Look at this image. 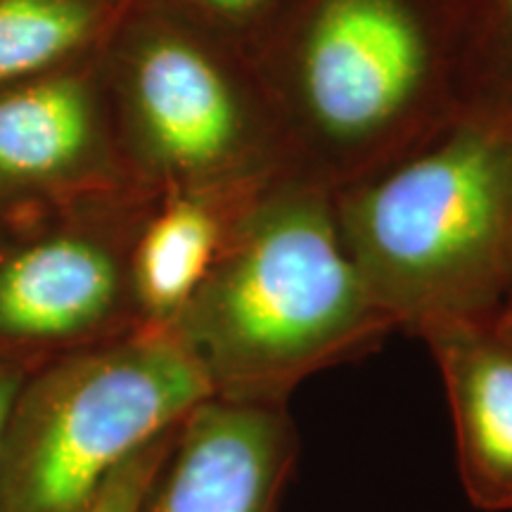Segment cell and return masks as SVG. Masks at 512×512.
Segmentation results:
<instances>
[{"label":"cell","mask_w":512,"mask_h":512,"mask_svg":"<svg viewBox=\"0 0 512 512\" xmlns=\"http://www.w3.org/2000/svg\"><path fill=\"white\" fill-rule=\"evenodd\" d=\"M252 57L287 171L337 192L465 105V0H292Z\"/></svg>","instance_id":"obj_1"},{"label":"cell","mask_w":512,"mask_h":512,"mask_svg":"<svg viewBox=\"0 0 512 512\" xmlns=\"http://www.w3.org/2000/svg\"><path fill=\"white\" fill-rule=\"evenodd\" d=\"M171 330L216 399L249 406H290L399 332L344 245L335 192L290 171L249 200Z\"/></svg>","instance_id":"obj_2"},{"label":"cell","mask_w":512,"mask_h":512,"mask_svg":"<svg viewBox=\"0 0 512 512\" xmlns=\"http://www.w3.org/2000/svg\"><path fill=\"white\" fill-rule=\"evenodd\" d=\"M335 214L399 332L496 320L512 297V119L465 102L408 155L337 190Z\"/></svg>","instance_id":"obj_3"},{"label":"cell","mask_w":512,"mask_h":512,"mask_svg":"<svg viewBox=\"0 0 512 512\" xmlns=\"http://www.w3.org/2000/svg\"><path fill=\"white\" fill-rule=\"evenodd\" d=\"M131 181L159 192L264 183L287 171L249 50L147 0H128L100 50Z\"/></svg>","instance_id":"obj_4"},{"label":"cell","mask_w":512,"mask_h":512,"mask_svg":"<svg viewBox=\"0 0 512 512\" xmlns=\"http://www.w3.org/2000/svg\"><path fill=\"white\" fill-rule=\"evenodd\" d=\"M211 396L171 328L81 347L19 394L0 453V512H86L128 460Z\"/></svg>","instance_id":"obj_5"},{"label":"cell","mask_w":512,"mask_h":512,"mask_svg":"<svg viewBox=\"0 0 512 512\" xmlns=\"http://www.w3.org/2000/svg\"><path fill=\"white\" fill-rule=\"evenodd\" d=\"M155 197L128 188L72 204L64 226L0 256V337L100 344L140 328L131 249Z\"/></svg>","instance_id":"obj_6"},{"label":"cell","mask_w":512,"mask_h":512,"mask_svg":"<svg viewBox=\"0 0 512 512\" xmlns=\"http://www.w3.org/2000/svg\"><path fill=\"white\" fill-rule=\"evenodd\" d=\"M100 50L0 91V207H69L138 188L121 152Z\"/></svg>","instance_id":"obj_7"},{"label":"cell","mask_w":512,"mask_h":512,"mask_svg":"<svg viewBox=\"0 0 512 512\" xmlns=\"http://www.w3.org/2000/svg\"><path fill=\"white\" fill-rule=\"evenodd\" d=\"M297 463L290 406L211 396L176 430L140 512H280Z\"/></svg>","instance_id":"obj_8"},{"label":"cell","mask_w":512,"mask_h":512,"mask_svg":"<svg viewBox=\"0 0 512 512\" xmlns=\"http://www.w3.org/2000/svg\"><path fill=\"white\" fill-rule=\"evenodd\" d=\"M418 339L444 384L465 496L484 512H512V337L484 320L437 325Z\"/></svg>","instance_id":"obj_9"},{"label":"cell","mask_w":512,"mask_h":512,"mask_svg":"<svg viewBox=\"0 0 512 512\" xmlns=\"http://www.w3.org/2000/svg\"><path fill=\"white\" fill-rule=\"evenodd\" d=\"M266 183L159 192L131 249L140 325H174L207 280L235 221Z\"/></svg>","instance_id":"obj_10"},{"label":"cell","mask_w":512,"mask_h":512,"mask_svg":"<svg viewBox=\"0 0 512 512\" xmlns=\"http://www.w3.org/2000/svg\"><path fill=\"white\" fill-rule=\"evenodd\" d=\"M128 0H0V91L88 57Z\"/></svg>","instance_id":"obj_11"},{"label":"cell","mask_w":512,"mask_h":512,"mask_svg":"<svg viewBox=\"0 0 512 512\" xmlns=\"http://www.w3.org/2000/svg\"><path fill=\"white\" fill-rule=\"evenodd\" d=\"M465 102L512 119V0H465Z\"/></svg>","instance_id":"obj_12"},{"label":"cell","mask_w":512,"mask_h":512,"mask_svg":"<svg viewBox=\"0 0 512 512\" xmlns=\"http://www.w3.org/2000/svg\"><path fill=\"white\" fill-rule=\"evenodd\" d=\"M147 3L176 12L254 53L292 0H147Z\"/></svg>","instance_id":"obj_13"},{"label":"cell","mask_w":512,"mask_h":512,"mask_svg":"<svg viewBox=\"0 0 512 512\" xmlns=\"http://www.w3.org/2000/svg\"><path fill=\"white\" fill-rule=\"evenodd\" d=\"M176 430L155 441L152 446H147L136 458L128 460L117 475L102 486L98 498H95L86 512H140L147 491H150L152 482H155L159 470H162L166 456H169Z\"/></svg>","instance_id":"obj_14"},{"label":"cell","mask_w":512,"mask_h":512,"mask_svg":"<svg viewBox=\"0 0 512 512\" xmlns=\"http://www.w3.org/2000/svg\"><path fill=\"white\" fill-rule=\"evenodd\" d=\"M19 394H22V377L12 368L0 366V453H3L5 434H8V425Z\"/></svg>","instance_id":"obj_15"},{"label":"cell","mask_w":512,"mask_h":512,"mask_svg":"<svg viewBox=\"0 0 512 512\" xmlns=\"http://www.w3.org/2000/svg\"><path fill=\"white\" fill-rule=\"evenodd\" d=\"M496 323L501 325V328L508 332V335L512 337V297L508 299V304L503 306V311L498 313V318H496Z\"/></svg>","instance_id":"obj_16"}]
</instances>
